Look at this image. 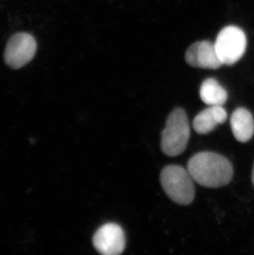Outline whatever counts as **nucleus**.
<instances>
[{
	"mask_svg": "<svg viewBox=\"0 0 254 255\" xmlns=\"http://www.w3.org/2000/svg\"><path fill=\"white\" fill-rule=\"evenodd\" d=\"M193 180L206 188H219L230 183L233 178L232 164L223 155L214 152L195 154L187 164Z\"/></svg>",
	"mask_w": 254,
	"mask_h": 255,
	"instance_id": "1",
	"label": "nucleus"
},
{
	"mask_svg": "<svg viewBox=\"0 0 254 255\" xmlns=\"http://www.w3.org/2000/svg\"><path fill=\"white\" fill-rule=\"evenodd\" d=\"M190 137V127L187 114L182 109L173 110L168 115L165 128L161 135V149L168 156L182 154Z\"/></svg>",
	"mask_w": 254,
	"mask_h": 255,
	"instance_id": "2",
	"label": "nucleus"
},
{
	"mask_svg": "<svg viewBox=\"0 0 254 255\" xmlns=\"http://www.w3.org/2000/svg\"><path fill=\"white\" fill-rule=\"evenodd\" d=\"M161 185L168 198L180 205H189L195 198L194 180L179 165H168L161 172Z\"/></svg>",
	"mask_w": 254,
	"mask_h": 255,
	"instance_id": "3",
	"label": "nucleus"
},
{
	"mask_svg": "<svg viewBox=\"0 0 254 255\" xmlns=\"http://www.w3.org/2000/svg\"><path fill=\"white\" fill-rule=\"evenodd\" d=\"M214 44L222 64L232 65L238 62L245 53L247 38L242 29L228 26L220 31Z\"/></svg>",
	"mask_w": 254,
	"mask_h": 255,
	"instance_id": "4",
	"label": "nucleus"
},
{
	"mask_svg": "<svg viewBox=\"0 0 254 255\" xmlns=\"http://www.w3.org/2000/svg\"><path fill=\"white\" fill-rule=\"evenodd\" d=\"M36 51V42L33 36L27 33L12 36L5 48L4 60L9 67L17 70L30 62Z\"/></svg>",
	"mask_w": 254,
	"mask_h": 255,
	"instance_id": "5",
	"label": "nucleus"
},
{
	"mask_svg": "<svg viewBox=\"0 0 254 255\" xmlns=\"http://www.w3.org/2000/svg\"><path fill=\"white\" fill-rule=\"evenodd\" d=\"M93 244L95 250L102 255H120L125 250V234L118 225L108 223L94 234Z\"/></svg>",
	"mask_w": 254,
	"mask_h": 255,
	"instance_id": "6",
	"label": "nucleus"
},
{
	"mask_svg": "<svg viewBox=\"0 0 254 255\" xmlns=\"http://www.w3.org/2000/svg\"><path fill=\"white\" fill-rule=\"evenodd\" d=\"M186 61L192 67L216 70L223 64L216 52L215 44L211 41H197L192 44L186 52Z\"/></svg>",
	"mask_w": 254,
	"mask_h": 255,
	"instance_id": "7",
	"label": "nucleus"
},
{
	"mask_svg": "<svg viewBox=\"0 0 254 255\" xmlns=\"http://www.w3.org/2000/svg\"><path fill=\"white\" fill-rule=\"evenodd\" d=\"M227 113L222 106H210L201 112L193 121V128L198 134L211 132L217 126L226 122Z\"/></svg>",
	"mask_w": 254,
	"mask_h": 255,
	"instance_id": "8",
	"label": "nucleus"
},
{
	"mask_svg": "<svg viewBox=\"0 0 254 255\" xmlns=\"http://www.w3.org/2000/svg\"><path fill=\"white\" fill-rule=\"evenodd\" d=\"M230 125L235 139L245 143L252 139L254 134V120L247 109H237L230 118Z\"/></svg>",
	"mask_w": 254,
	"mask_h": 255,
	"instance_id": "9",
	"label": "nucleus"
},
{
	"mask_svg": "<svg viewBox=\"0 0 254 255\" xmlns=\"http://www.w3.org/2000/svg\"><path fill=\"white\" fill-rule=\"evenodd\" d=\"M202 101L209 106H223L228 99L226 89L215 79H207L202 83L200 89Z\"/></svg>",
	"mask_w": 254,
	"mask_h": 255,
	"instance_id": "10",
	"label": "nucleus"
},
{
	"mask_svg": "<svg viewBox=\"0 0 254 255\" xmlns=\"http://www.w3.org/2000/svg\"><path fill=\"white\" fill-rule=\"evenodd\" d=\"M252 180H253V183H254V168H253Z\"/></svg>",
	"mask_w": 254,
	"mask_h": 255,
	"instance_id": "11",
	"label": "nucleus"
}]
</instances>
